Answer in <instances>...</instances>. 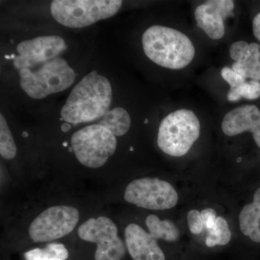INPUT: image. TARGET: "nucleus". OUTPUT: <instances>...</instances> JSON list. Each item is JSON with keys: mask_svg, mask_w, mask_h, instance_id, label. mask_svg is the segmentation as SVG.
<instances>
[{"mask_svg": "<svg viewBox=\"0 0 260 260\" xmlns=\"http://www.w3.org/2000/svg\"><path fill=\"white\" fill-rule=\"evenodd\" d=\"M112 89L106 77L93 71L72 90L61 110L63 120L70 124L90 122L109 111Z\"/></svg>", "mask_w": 260, "mask_h": 260, "instance_id": "f257e3e1", "label": "nucleus"}, {"mask_svg": "<svg viewBox=\"0 0 260 260\" xmlns=\"http://www.w3.org/2000/svg\"><path fill=\"white\" fill-rule=\"evenodd\" d=\"M145 55L162 68L180 70L194 59L195 49L182 32L162 25H153L142 37Z\"/></svg>", "mask_w": 260, "mask_h": 260, "instance_id": "f03ea898", "label": "nucleus"}, {"mask_svg": "<svg viewBox=\"0 0 260 260\" xmlns=\"http://www.w3.org/2000/svg\"><path fill=\"white\" fill-rule=\"evenodd\" d=\"M37 67L19 71L20 86L32 99H42L59 93L75 82V71L63 58L58 56Z\"/></svg>", "mask_w": 260, "mask_h": 260, "instance_id": "7ed1b4c3", "label": "nucleus"}, {"mask_svg": "<svg viewBox=\"0 0 260 260\" xmlns=\"http://www.w3.org/2000/svg\"><path fill=\"white\" fill-rule=\"evenodd\" d=\"M200 135V123L196 114L189 109H179L162 119L159 126L158 145L167 155L183 156Z\"/></svg>", "mask_w": 260, "mask_h": 260, "instance_id": "20e7f679", "label": "nucleus"}, {"mask_svg": "<svg viewBox=\"0 0 260 260\" xmlns=\"http://www.w3.org/2000/svg\"><path fill=\"white\" fill-rule=\"evenodd\" d=\"M121 5L120 0H55L51 13L61 25L80 28L114 16Z\"/></svg>", "mask_w": 260, "mask_h": 260, "instance_id": "39448f33", "label": "nucleus"}, {"mask_svg": "<svg viewBox=\"0 0 260 260\" xmlns=\"http://www.w3.org/2000/svg\"><path fill=\"white\" fill-rule=\"evenodd\" d=\"M73 151L84 167L97 169L103 167L115 153V135L100 124L85 126L75 132L71 138Z\"/></svg>", "mask_w": 260, "mask_h": 260, "instance_id": "423d86ee", "label": "nucleus"}, {"mask_svg": "<svg viewBox=\"0 0 260 260\" xmlns=\"http://www.w3.org/2000/svg\"><path fill=\"white\" fill-rule=\"evenodd\" d=\"M124 198L130 204L153 210L172 209L179 200L177 191L170 183L150 177L131 181L126 187Z\"/></svg>", "mask_w": 260, "mask_h": 260, "instance_id": "0eeeda50", "label": "nucleus"}, {"mask_svg": "<svg viewBox=\"0 0 260 260\" xmlns=\"http://www.w3.org/2000/svg\"><path fill=\"white\" fill-rule=\"evenodd\" d=\"M78 236L85 242L97 244L95 260H122L126 246L118 235L115 223L110 218L100 216L90 218L78 228Z\"/></svg>", "mask_w": 260, "mask_h": 260, "instance_id": "6e6552de", "label": "nucleus"}, {"mask_svg": "<svg viewBox=\"0 0 260 260\" xmlns=\"http://www.w3.org/2000/svg\"><path fill=\"white\" fill-rule=\"evenodd\" d=\"M79 218V211L74 207H50L32 220L29 226V237L36 243L52 242L61 239L74 230Z\"/></svg>", "mask_w": 260, "mask_h": 260, "instance_id": "1a4fd4ad", "label": "nucleus"}, {"mask_svg": "<svg viewBox=\"0 0 260 260\" xmlns=\"http://www.w3.org/2000/svg\"><path fill=\"white\" fill-rule=\"evenodd\" d=\"M66 48L64 39L57 36H47L23 41L17 47L19 55L15 57V68L19 71L34 69L58 57Z\"/></svg>", "mask_w": 260, "mask_h": 260, "instance_id": "9d476101", "label": "nucleus"}, {"mask_svg": "<svg viewBox=\"0 0 260 260\" xmlns=\"http://www.w3.org/2000/svg\"><path fill=\"white\" fill-rule=\"evenodd\" d=\"M232 0H209L199 5L194 11L197 25L214 40L225 35L224 20L233 15Z\"/></svg>", "mask_w": 260, "mask_h": 260, "instance_id": "9b49d317", "label": "nucleus"}, {"mask_svg": "<svg viewBox=\"0 0 260 260\" xmlns=\"http://www.w3.org/2000/svg\"><path fill=\"white\" fill-rule=\"evenodd\" d=\"M222 130L227 136L250 132L260 148V111L256 106L244 105L232 109L224 116Z\"/></svg>", "mask_w": 260, "mask_h": 260, "instance_id": "f8f14e48", "label": "nucleus"}, {"mask_svg": "<svg viewBox=\"0 0 260 260\" xmlns=\"http://www.w3.org/2000/svg\"><path fill=\"white\" fill-rule=\"evenodd\" d=\"M124 236L126 249L133 260H166L156 239L138 224H129Z\"/></svg>", "mask_w": 260, "mask_h": 260, "instance_id": "ddd939ff", "label": "nucleus"}, {"mask_svg": "<svg viewBox=\"0 0 260 260\" xmlns=\"http://www.w3.org/2000/svg\"><path fill=\"white\" fill-rule=\"evenodd\" d=\"M234 60L232 69L244 78L260 80V44L239 41L234 42L229 49Z\"/></svg>", "mask_w": 260, "mask_h": 260, "instance_id": "4468645a", "label": "nucleus"}, {"mask_svg": "<svg viewBox=\"0 0 260 260\" xmlns=\"http://www.w3.org/2000/svg\"><path fill=\"white\" fill-rule=\"evenodd\" d=\"M239 220L242 234L253 242L260 243V187L254 193L252 203L241 210Z\"/></svg>", "mask_w": 260, "mask_h": 260, "instance_id": "2eb2a0df", "label": "nucleus"}, {"mask_svg": "<svg viewBox=\"0 0 260 260\" xmlns=\"http://www.w3.org/2000/svg\"><path fill=\"white\" fill-rule=\"evenodd\" d=\"M149 234L156 239L175 242L180 238V232L174 222L170 220H160L157 215H150L145 220Z\"/></svg>", "mask_w": 260, "mask_h": 260, "instance_id": "dca6fc26", "label": "nucleus"}, {"mask_svg": "<svg viewBox=\"0 0 260 260\" xmlns=\"http://www.w3.org/2000/svg\"><path fill=\"white\" fill-rule=\"evenodd\" d=\"M99 124L107 128L115 136H123L129 131L131 118L125 109L116 107L106 113Z\"/></svg>", "mask_w": 260, "mask_h": 260, "instance_id": "f3484780", "label": "nucleus"}, {"mask_svg": "<svg viewBox=\"0 0 260 260\" xmlns=\"http://www.w3.org/2000/svg\"><path fill=\"white\" fill-rule=\"evenodd\" d=\"M69 252L61 244H51L44 249H32L25 254V260H67Z\"/></svg>", "mask_w": 260, "mask_h": 260, "instance_id": "a211bd4d", "label": "nucleus"}, {"mask_svg": "<svg viewBox=\"0 0 260 260\" xmlns=\"http://www.w3.org/2000/svg\"><path fill=\"white\" fill-rule=\"evenodd\" d=\"M208 232V236L205 244L208 247L226 245L232 239V233L227 220L221 216L217 218L215 225Z\"/></svg>", "mask_w": 260, "mask_h": 260, "instance_id": "6ab92c4d", "label": "nucleus"}, {"mask_svg": "<svg viewBox=\"0 0 260 260\" xmlns=\"http://www.w3.org/2000/svg\"><path fill=\"white\" fill-rule=\"evenodd\" d=\"M17 153L13 135L10 131L5 116L0 115V154L2 157L8 160L14 158Z\"/></svg>", "mask_w": 260, "mask_h": 260, "instance_id": "aec40b11", "label": "nucleus"}, {"mask_svg": "<svg viewBox=\"0 0 260 260\" xmlns=\"http://www.w3.org/2000/svg\"><path fill=\"white\" fill-rule=\"evenodd\" d=\"M260 97V83L257 80H251L239 85L235 88L230 89L228 93V100L235 102L241 99L254 100Z\"/></svg>", "mask_w": 260, "mask_h": 260, "instance_id": "412c9836", "label": "nucleus"}, {"mask_svg": "<svg viewBox=\"0 0 260 260\" xmlns=\"http://www.w3.org/2000/svg\"><path fill=\"white\" fill-rule=\"evenodd\" d=\"M188 226L191 234L198 235L203 232L205 225L200 212L198 210H191L187 214Z\"/></svg>", "mask_w": 260, "mask_h": 260, "instance_id": "4be33fe9", "label": "nucleus"}, {"mask_svg": "<svg viewBox=\"0 0 260 260\" xmlns=\"http://www.w3.org/2000/svg\"><path fill=\"white\" fill-rule=\"evenodd\" d=\"M221 76L225 81L230 85V89L235 88L239 85L245 83L246 78L236 73L234 70L225 67L221 70Z\"/></svg>", "mask_w": 260, "mask_h": 260, "instance_id": "5701e85b", "label": "nucleus"}, {"mask_svg": "<svg viewBox=\"0 0 260 260\" xmlns=\"http://www.w3.org/2000/svg\"><path fill=\"white\" fill-rule=\"evenodd\" d=\"M200 215L207 230H210L215 225L218 217H217L216 211L213 208H205L200 212Z\"/></svg>", "mask_w": 260, "mask_h": 260, "instance_id": "b1692460", "label": "nucleus"}, {"mask_svg": "<svg viewBox=\"0 0 260 260\" xmlns=\"http://www.w3.org/2000/svg\"><path fill=\"white\" fill-rule=\"evenodd\" d=\"M252 28L254 37L260 42V13L254 17L252 22Z\"/></svg>", "mask_w": 260, "mask_h": 260, "instance_id": "393cba45", "label": "nucleus"}]
</instances>
